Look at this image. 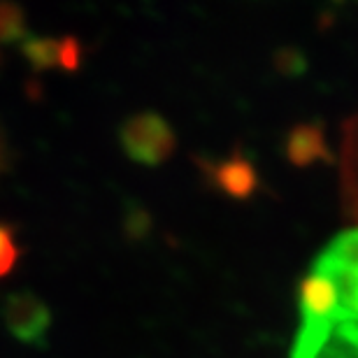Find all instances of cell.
Segmentation results:
<instances>
[{
    "instance_id": "obj_11",
    "label": "cell",
    "mask_w": 358,
    "mask_h": 358,
    "mask_svg": "<svg viewBox=\"0 0 358 358\" xmlns=\"http://www.w3.org/2000/svg\"><path fill=\"white\" fill-rule=\"evenodd\" d=\"M5 163H7V147H5L3 135H0V170H5Z\"/></svg>"
},
{
    "instance_id": "obj_10",
    "label": "cell",
    "mask_w": 358,
    "mask_h": 358,
    "mask_svg": "<svg viewBox=\"0 0 358 358\" xmlns=\"http://www.w3.org/2000/svg\"><path fill=\"white\" fill-rule=\"evenodd\" d=\"M82 61V45L75 38H63L61 40V68L77 70Z\"/></svg>"
},
{
    "instance_id": "obj_3",
    "label": "cell",
    "mask_w": 358,
    "mask_h": 358,
    "mask_svg": "<svg viewBox=\"0 0 358 358\" xmlns=\"http://www.w3.org/2000/svg\"><path fill=\"white\" fill-rule=\"evenodd\" d=\"M5 324L14 338L26 345L42 347L52 326V314L33 293H14L5 303Z\"/></svg>"
},
{
    "instance_id": "obj_9",
    "label": "cell",
    "mask_w": 358,
    "mask_h": 358,
    "mask_svg": "<svg viewBox=\"0 0 358 358\" xmlns=\"http://www.w3.org/2000/svg\"><path fill=\"white\" fill-rule=\"evenodd\" d=\"M17 259H19V247L14 242V235L5 224H0V277H5L14 268Z\"/></svg>"
},
{
    "instance_id": "obj_6",
    "label": "cell",
    "mask_w": 358,
    "mask_h": 358,
    "mask_svg": "<svg viewBox=\"0 0 358 358\" xmlns=\"http://www.w3.org/2000/svg\"><path fill=\"white\" fill-rule=\"evenodd\" d=\"M345 198L349 212L358 219V119L347 131V147H345Z\"/></svg>"
},
{
    "instance_id": "obj_7",
    "label": "cell",
    "mask_w": 358,
    "mask_h": 358,
    "mask_svg": "<svg viewBox=\"0 0 358 358\" xmlns=\"http://www.w3.org/2000/svg\"><path fill=\"white\" fill-rule=\"evenodd\" d=\"M24 54L35 70H49L61 66V40L52 38H26Z\"/></svg>"
},
{
    "instance_id": "obj_5",
    "label": "cell",
    "mask_w": 358,
    "mask_h": 358,
    "mask_svg": "<svg viewBox=\"0 0 358 358\" xmlns=\"http://www.w3.org/2000/svg\"><path fill=\"white\" fill-rule=\"evenodd\" d=\"M286 156L293 166L307 168L312 163L328 161V147L324 140V128L319 124H300L286 138Z\"/></svg>"
},
{
    "instance_id": "obj_4",
    "label": "cell",
    "mask_w": 358,
    "mask_h": 358,
    "mask_svg": "<svg viewBox=\"0 0 358 358\" xmlns=\"http://www.w3.org/2000/svg\"><path fill=\"white\" fill-rule=\"evenodd\" d=\"M205 170H207V175H210V182L231 198L247 200L259 189L256 168L242 154H235L226 161L212 163V166H207Z\"/></svg>"
},
{
    "instance_id": "obj_2",
    "label": "cell",
    "mask_w": 358,
    "mask_h": 358,
    "mask_svg": "<svg viewBox=\"0 0 358 358\" xmlns=\"http://www.w3.org/2000/svg\"><path fill=\"white\" fill-rule=\"evenodd\" d=\"M119 140L124 152L140 166H159L175 152V133L161 114L142 112L121 126Z\"/></svg>"
},
{
    "instance_id": "obj_1",
    "label": "cell",
    "mask_w": 358,
    "mask_h": 358,
    "mask_svg": "<svg viewBox=\"0 0 358 358\" xmlns=\"http://www.w3.org/2000/svg\"><path fill=\"white\" fill-rule=\"evenodd\" d=\"M291 358H358V228L333 240L300 284Z\"/></svg>"
},
{
    "instance_id": "obj_8",
    "label": "cell",
    "mask_w": 358,
    "mask_h": 358,
    "mask_svg": "<svg viewBox=\"0 0 358 358\" xmlns=\"http://www.w3.org/2000/svg\"><path fill=\"white\" fill-rule=\"evenodd\" d=\"M26 38V17L21 7L12 3H0V40L14 42Z\"/></svg>"
}]
</instances>
